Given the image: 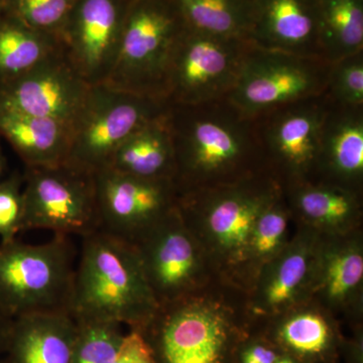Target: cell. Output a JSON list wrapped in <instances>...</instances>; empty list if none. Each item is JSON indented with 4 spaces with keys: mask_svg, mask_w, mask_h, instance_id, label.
<instances>
[{
    "mask_svg": "<svg viewBox=\"0 0 363 363\" xmlns=\"http://www.w3.org/2000/svg\"><path fill=\"white\" fill-rule=\"evenodd\" d=\"M167 119L175 150L174 183L179 196L269 171L257 121L227 98L169 104Z\"/></svg>",
    "mask_w": 363,
    "mask_h": 363,
    "instance_id": "1",
    "label": "cell"
},
{
    "mask_svg": "<svg viewBox=\"0 0 363 363\" xmlns=\"http://www.w3.org/2000/svg\"><path fill=\"white\" fill-rule=\"evenodd\" d=\"M138 331L156 363H235L253 327L247 294L218 279L201 292L160 305Z\"/></svg>",
    "mask_w": 363,
    "mask_h": 363,
    "instance_id": "2",
    "label": "cell"
},
{
    "mask_svg": "<svg viewBox=\"0 0 363 363\" xmlns=\"http://www.w3.org/2000/svg\"><path fill=\"white\" fill-rule=\"evenodd\" d=\"M281 192V183L267 171L179 196L182 219L199 241L217 276L243 292L247 248L255 223Z\"/></svg>",
    "mask_w": 363,
    "mask_h": 363,
    "instance_id": "3",
    "label": "cell"
},
{
    "mask_svg": "<svg viewBox=\"0 0 363 363\" xmlns=\"http://www.w3.org/2000/svg\"><path fill=\"white\" fill-rule=\"evenodd\" d=\"M159 309L135 247L98 230L82 238L72 292L74 319H95L140 330Z\"/></svg>",
    "mask_w": 363,
    "mask_h": 363,
    "instance_id": "4",
    "label": "cell"
},
{
    "mask_svg": "<svg viewBox=\"0 0 363 363\" xmlns=\"http://www.w3.org/2000/svg\"><path fill=\"white\" fill-rule=\"evenodd\" d=\"M78 252L71 236L47 242H0V308L13 318L70 313Z\"/></svg>",
    "mask_w": 363,
    "mask_h": 363,
    "instance_id": "5",
    "label": "cell"
},
{
    "mask_svg": "<svg viewBox=\"0 0 363 363\" xmlns=\"http://www.w3.org/2000/svg\"><path fill=\"white\" fill-rule=\"evenodd\" d=\"M184 30L172 0H130L116 63L105 83L166 100L169 60Z\"/></svg>",
    "mask_w": 363,
    "mask_h": 363,
    "instance_id": "6",
    "label": "cell"
},
{
    "mask_svg": "<svg viewBox=\"0 0 363 363\" xmlns=\"http://www.w3.org/2000/svg\"><path fill=\"white\" fill-rule=\"evenodd\" d=\"M164 99L116 89L106 83L91 86L71 124L67 162L96 173L104 169L121 143L145 124L167 113Z\"/></svg>",
    "mask_w": 363,
    "mask_h": 363,
    "instance_id": "7",
    "label": "cell"
},
{
    "mask_svg": "<svg viewBox=\"0 0 363 363\" xmlns=\"http://www.w3.org/2000/svg\"><path fill=\"white\" fill-rule=\"evenodd\" d=\"M23 231L81 238L99 229L95 174L65 162L25 167Z\"/></svg>",
    "mask_w": 363,
    "mask_h": 363,
    "instance_id": "8",
    "label": "cell"
},
{
    "mask_svg": "<svg viewBox=\"0 0 363 363\" xmlns=\"http://www.w3.org/2000/svg\"><path fill=\"white\" fill-rule=\"evenodd\" d=\"M330 63L317 57L262 49L250 43L227 99L255 117L324 94Z\"/></svg>",
    "mask_w": 363,
    "mask_h": 363,
    "instance_id": "9",
    "label": "cell"
},
{
    "mask_svg": "<svg viewBox=\"0 0 363 363\" xmlns=\"http://www.w3.org/2000/svg\"><path fill=\"white\" fill-rule=\"evenodd\" d=\"M250 42L185 28L169 60L164 97L169 104L225 99L233 89Z\"/></svg>",
    "mask_w": 363,
    "mask_h": 363,
    "instance_id": "10",
    "label": "cell"
},
{
    "mask_svg": "<svg viewBox=\"0 0 363 363\" xmlns=\"http://www.w3.org/2000/svg\"><path fill=\"white\" fill-rule=\"evenodd\" d=\"M133 247L159 306L201 292L220 279L179 209Z\"/></svg>",
    "mask_w": 363,
    "mask_h": 363,
    "instance_id": "11",
    "label": "cell"
},
{
    "mask_svg": "<svg viewBox=\"0 0 363 363\" xmlns=\"http://www.w3.org/2000/svg\"><path fill=\"white\" fill-rule=\"evenodd\" d=\"M328 105L324 93L255 117L267 166L281 185L316 180L321 128Z\"/></svg>",
    "mask_w": 363,
    "mask_h": 363,
    "instance_id": "12",
    "label": "cell"
},
{
    "mask_svg": "<svg viewBox=\"0 0 363 363\" xmlns=\"http://www.w3.org/2000/svg\"><path fill=\"white\" fill-rule=\"evenodd\" d=\"M99 230L135 245L178 209L173 180H150L102 169L95 173Z\"/></svg>",
    "mask_w": 363,
    "mask_h": 363,
    "instance_id": "13",
    "label": "cell"
},
{
    "mask_svg": "<svg viewBox=\"0 0 363 363\" xmlns=\"http://www.w3.org/2000/svg\"><path fill=\"white\" fill-rule=\"evenodd\" d=\"M130 0H77L60 49L88 84L105 83L116 63Z\"/></svg>",
    "mask_w": 363,
    "mask_h": 363,
    "instance_id": "14",
    "label": "cell"
},
{
    "mask_svg": "<svg viewBox=\"0 0 363 363\" xmlns=\"http://www.w3.org/2000/svg\"><path fill=\"white\" fill-rule=\"evenodd\" d=\"M90 88L59 49L32 70L0 82V106L72 124Z\"/></svg>",
    "mask_w": 363,
    "mask_h": 363,
    "instance_id": "15",
    "label": "cell"
},
{
    "mask_svg": "<svg viewBox=\"0 0 363 363\" xmlns=\"http://www.w3.org/2000/svg\"><path fill=\"white\" fill-rule=\"evenodd\" d=\"M286 247L260 269L247 294L253 331L296 306L307 302L318 234L298 226Z\"/></svg>",
    "mask_w": 363,
    "mask_h": 363,
    "instance_id": "16",
    "label": "cell"
},
{
    "mask_svg": "<svg viewBox=\"0 0 363 363\" xmlns=\"http://www.w3.org/2000/svg\"><path fill=\"white\" fill-rule=\"evenodd\" d=\"M308 301L337 319L359 323L363 311L362 229L340 235L318 234Z\"/></svg>",
    "mask_w": 363,
    "mask_h": 363,
    "instance_id": "17",
    "label": "cell"
},
{
    "mask_svg": "<svg viewBox=\"0 0 363 363\" xmlns=\"http://www.w3.org/2000/svg\"><path fill=\"white\" fill-rule=\"evenodd\" d=\"M257 331L298 363H335L344 342L337 319L311 301L269 320Z\"/></svg>",
    "mask_w": 363,
    "mask_h": 363,
    "instance_id": "18",
    "label": "cell"
},
{
    "mask_svg": "<svg viewBox=\"0 0 363 363\" xmlns=\"http://www.w3.org/2000/svg\"><path fill=\"white\" fill-rule=\"evenodd\" d=\"M295 225L321 235H340L360 230L363 193L324 181L281 185Z\"/></svg>",
    "mask_w": 363,
    "mask_h": 363,
    "instance_id": "19",
    "label": "cell"
},
{
    "mask_svg": "<svg viewBox=\"0 0 363 363\" xmlns=\"http://www.w3.org/2000/svg\"><path fill=\"white\" fill-rule=\"evenodd\" d=\"M248 40L262 49L323 58L317 0H255Z\"/></svg>",
    "mask_w": 363,
    "mask_h": 363,
    "instance_id": "20",
    "label": "cell"
},
{
    "mask_svg": "<svg viewBox=\"0 0 363 363\" xmlns=\"http://www.w3.org/2000/svg\"><path fill=\"white\" fill-rule=\"evenodd\" d=\"M315 181L363 193V106H345L329 100Z\"/></svg>",
    "mask_w": 363,
    "mask_h": 363,
    "instance_id": "21",
    "label": "cell"
},
{
    "mask_svg": "<svg viewBox=\"0 0 363 363\" xmlns=\"http://www.w3.org/2000/svg\"><path fill=\"white\" fill-rule=\"evenodd\" d=\"M77 322L70 313H35L13 319L6 363H72Z\"/></svg>",
    "mask_w": 363,
    "mask_h": 363,
    "instance_id": "22",
    "label": "cell"
},
{
    "mask_svg": "<svg viewBox=\"0 0 363 363\" xmlns=\"http://www.w3.org/2000/svg\"><path fill=\"white\" fill-rule=\"evenodd\" d=\"M0 135L25 167L62 164L67 162L70 152V123L4 106H0Z\"/></svg>",
    "mask_w": 363,
    "mask_h": 363,
    "instance_id": "23",
    "label": "cell"
},
{
    "mask_svg": "<svg viewBox=\"0 0 363 363\" xmlns=\"http://www.w3.org/2000/svg\"><path fill=\"white\" fill-rule=\"evenodd\" d=\"M167 113L126 138L105 168L138 178L174 181L175 150Z\"/></svg>",
    "mask_w": 363,
    "mask_h": 363,
    "instance_id": "24",
    "label": "cell"
},
{
    "mask_svg": "<svg viewBox=\"0 0 363 363\" xmlns=\"http://www.w3.org/2000/svg\"><path fill=\"white\" fill-rule=\"evenodd\" d=\"M184 26L193 32L250 39L255 0H172Z\"/></svg>",
    "mask_w": 363,
    "mask_h": 363,
    "instance_id": "25",
    "label": "cell"
},
{
    "mask_svg": "<svg viewBox=\"0 0 363 363\" xmlns=\"http://www.w3.org/2000/svg\"><path fill=\"white\" fill-rule=\"evenodd\" d=\"M59 49L57 38L33 30L6 11L0 13V82L32 70Z\"/></svg>",
    "mask_w": 363,
    "mask_h": 363,
    "instance_id": "26",
    "label": "cell"
},
{
    "mask_svg": "<svg viewBox=\"0 0 363 363\" xmlns=\"http://www.w3.org/2000/svg\"><path fill=\"white\" fill-rule=\"evenodd\" d=\"M322 56L329 63L363 51V0H317Z\"/></svg>",
    "mask_w": 363,
    "mask_h": 363,
    "instance_id": "27",
    "label": "cell"
},
{
    "mask_svg": "<svg viewBox=\"0 0 363 363\" xmlns=\"http://www.w3.org/2000/svg\"><path fill=\"white\" fill-rule=\"evenodd\" d=\"M294 223L281 188V194L262 211L253 229L245 262V293L252 288L260 269L286 247L294 234L291 233Z\"/></svg>",
    "mask_w": 363,
    "mask_h": 363,
    "instance_id": "28",
    "label": "cell"
},
{
    "mask_svg": "<svg viewBox=\"0 0 363 363\" xmlns=\"http://www.w3.org/2000/svg\"><path fill=\"white\" fill-rule=\"evenodd\" d=\"M77 335L72 363H113L125 333L113 321L75 319Z\"/></svg>",
    "mask_w": 363,
    "mask_h": 363,
    "instance_id": "29",
    "label": "cell"
},
{
    "mask_svg": "<svg viewBox=\"0 0 363 363\" xmlns=\"http://www.w3.org/2000/svg\"><path fill=\"white\" fill-rule=\"evenodd\" d=\"M77 0H1L2 11L58 39Z\"/></svg>",
    "mask_w": 363,
    "mask_h": 363,
    "instance_id": "30",
    "label": "cell"
},
{
    "mask_svg": "<svg viewBox=\"0 0 363 363\" xmlns=\"http://www.w3.org/2000/svg\"><path fill=\"white\" fill-rule=\"evenodd\" d=\"M325 93L333 104L363 106V51L330 63Z\"/></svg>",
    "mask_w": 363,
    "mask_h": 363,
    "instance_id": "31",
    "label": "cell"
},
{
    "mask_svg": "<svg viewBox=\"0 0 363 363\" xmlns=\"http://www.w3.org/2000/svg\"><path fill=\"white\" fill-rule=\"evenodd\" d=\"M23 176L16 171L0 181V242L23 233Z\"/></svg>",
    "mask_w": 363,
    "mask_h": 363,
    "instance_id": "32",
    "label": "cell"
},
{
    "mask_svg": "<svg viewBox=\"0 0 363 363\" xmlns=\"http://www.w3.org/2000/svg\"><path fill=\"white\" fill-rule=\"evenodd\" d=\"M113 363H156L143 334L135 329L125 333Z\"/></svg>",
    "mask_w": 363,
    "mask_h": 363,
    "instance_id": "33",
    "label": "cell"
},
{
    "mask_svg": "<svg viewBox=\"0 0 363 363\" xmlns=\"http://www.w3.org/2000/svg\"><path fill=\"white\" fill-rule=\"evenodd\" d=\"M240 350L257 363H274L285 355L259 331L252 332L241 343Z\"/></svg>",
    "mask_w": 363,
    "mask_h": 363,
    "instance_id": "34",
    "label": "cell"
},
{
    "mask_svg": "<svg viewBox=\"0 0 363 363\" xmlns=\"http://www.w3.org/2000/svg\"><path fill=\"white\" fill-rule=\"evenodd\" d=\"M345 353L347 363H363L362 330L357 326L354 337L350 341L344 339L341 353Z\"/></svg>",
    "mask_w": 363,
    "mask_h": 363,
    "instance_id": "35",
    "label": "cell"
},
{
    "mask_svg": "<svg viewBox=\"0 0 363 363\" xmlns=\"http://www.w3.org/2000/svg\"><path fill=\"white\" fill-rule=\"evenodd\" d=\"M13 319L0 308V355L6 353Z\"/></svg>",
    "mask_w": 363,
    "mask_h": 363,
    "instance_id": "36",
    "label": "cell"
},
{
    "mask_svg": "<svg viewBox=\"0 0 363 363\" xmlns=\"http://www.w3.org/2000/svg\"><path fill=\"white\" fill-rule=\"evenodd\" d=\"M6 168V159L4 157V150H2L1 145H0V181L2 180L4 177V171Z\"/></svg>",
    "mask_w": 363,
    "mask_h": 363,
    "instance_id": "37",
    "label": "cell"
},
{
    "mask_svg": "<svg viewBox=\"0 0 363 363\" xmlns=\"http://www.w3.org/2000/svg\"><path fill=\"white\" fill-rule=\"evenodd\" d=\"M274 363H298L296 362V360H294L293 358H291L290 357H286V355H284V357H281L279 358V360H277Z\"/></svg>",
    "mask_w": 363,
    "mask_h": 363,
    "instance_id": "38",
    "label": "cell"
},
{
    "mask_svg": "<svg viewBox=\"0 0 363 363\" xmlns=\"http://www.w3.org/2000/svg\"><path fill=\"white\" fill-rule=\"evenodd\" d=\"M2 11V6H1V0H0V13H1Z\"/></svg>",
    "mask_w": 363,
    "mask_h": 363,
    "instance_id": "39",
    "label": "cell"
},
{
    "mask_svg": "<svg viewBox=\"0 0 363 363\" xmlns=\"http://www.w3.org/2000/svg\"><path fill=\"white\" fill-rule=\"evenodd\" d=\"M0 363H6V360H4V359H0Z\"/></svg>",
    "mask_w": 363,
    "mask_h": 363,
    "instance_id": "40",
    "label": "cell"
}]
</instances>
